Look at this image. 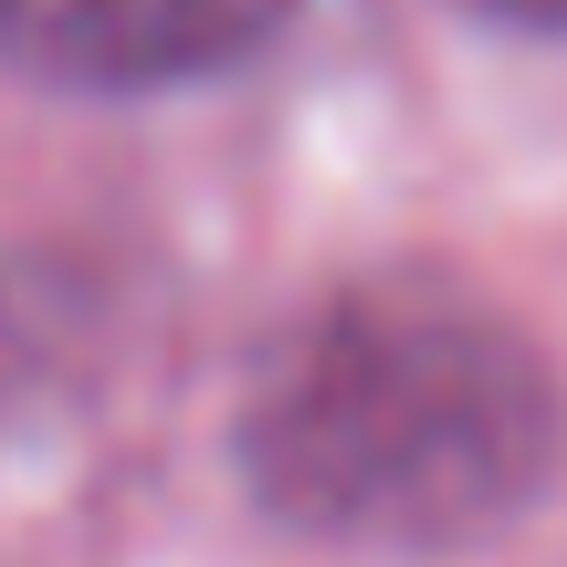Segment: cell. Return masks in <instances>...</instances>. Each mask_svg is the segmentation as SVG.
I'll list each match as a JSON object with an SVG mask.
<instances>
[{"label":"cell","mask_w":567,"mask_h":567,"mask_svg":"<svg viewBox=\"0 0 567 567\" xmlns=\"http://www.w3.org/2000/svg\"><path fill=\"white\" fill-rule=\"evenodd\" d=\"M567 452L557 368L442 274H368L264 347L231 463L274 526L368 557H452L536 515Z\"/></svg>","instance_id":"obj_1"},{"label":"cell","mask_w":567,"mask_h":567,"mask_svg":"<svg viewBox=\"0 0 567 567\" xmlns=\"http://www.w3.org/2000/svg\"><path fill=\"white\" fill-rule=\"evenodd\" d=\"M295 0H0V63L74 95H158L252 63Z\"/></svg>","instance_id":"obj_2"},{"label":"cell","mask_w":567,"mask_h":567,"mask_svg":"<svg viewBox=\"0 0 567 567\" xmlns=\"http://www.w3.org/2000/svg\"><path fill=\"white\" fill-rule=\"evenodd\" d=\"M463 11L515 21V32H557V42H567V0H463Z\"/></svg>","instance_id":"obj_3"}]
</instances>
